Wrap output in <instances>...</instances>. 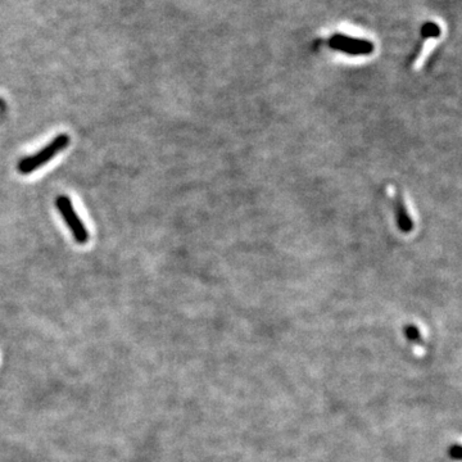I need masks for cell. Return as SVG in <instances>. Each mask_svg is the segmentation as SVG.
Instances as JSON below:
<instances>
[{"label": "cell", "mask_w": 462, "mask_h": 462, "mask_svg": "<svg viewBox=\"0 0 462 462\" xmlns=\"http://www.w3.org/2000/svg\"><path fill=\"white\" fill-rule=\"evenodd\" d=\"M68 144H70V136L67 134L57 135L53 140L45 145L44 148H41L31 156L22 158L17 164V170L22 175H30L31 172L41 169L62 150H66Z\"/></svg>", "instance_id": "1"}, {"label": "cell", "mask_w": 462, "mask_h": 462, "mask_svg": "<svg viewBox=\"0 0 462 462\" xmlns=\"http://www.w3.org/2000/svg\"><path fill=\"white\" fill-rule=\"evenodd\" d=\"M0 108H1V110L4 108V102H3V99H0Z\"/></svg>", "instance_id": "6"}, {"label": "cell", "mask_w": 462, "mask_h": 462, "mask_svg": "<svg viewBox=\"0 0 462 462\" xmlns=\"http://www.w3.org/2000/svg\"><path fill=\"white\" fill-rule=\"evenodd\" d=\"M395 213H397V220H398L400 227L406 232L412 230V221L409 218L402 197L400 194L397 195V199H395Z\"/></svg>", "instance_id": "4"}, {"label": "cell", "mask_w": 462, "mask_h": 462, "mask_svg": "<svg viewBox=\"0 0 462 462\" xmlns=\"http://www.w3.org/2000/svg\"><path fill=\"white\" fill-rule=\"evenodd\" d=\"M329 46L338 52L345 53L350 55H367L375 49L373 43L366 39L352 38L336 34L329 40Z\"/></svg>", "instance_id": "3"}, {"label": "cell", "mask_w": 462, "mask_h": 462, "mask_svg": "<svg viewBox=\"0 0 462 462\" xmlns=\"http://www.w3.org/2000/svg\"><path fill=\"white\" fill-rule=\"evenodd\" d=\"M421 35L424 39L438 38L440 35V27L437 23H424V26L421 29Z\"/></svg>", "instance_id": "5"}, {"label": "cell", "mask_w": 462, "mask_h": 462, "mask_svg": "<svg viewBox=\"0 0 462 462\" xmlns=\"http://www.w3.org/2000/svg\"><path fill=\"white\" fill-rule=\"evenodd\" d=\"M55 206L60 213L62 218L67 225L68 229L72 232V237L79 244H85L89 240V231L85 227V225L76 212L74 203L68 198L67 195H60L55 201Z\"/></svg>", "instance_id": "2"}]
</instances>
